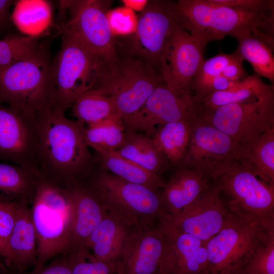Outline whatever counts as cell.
<instances>
[{
  "label": "cell",
  "instance_id": "19",
  "mask_svg": "<svg viewBox=\"0 0 274 274\" xmlns=\"http://www.w3.org/2000/svg\"><path fill=\"white\" fill-rule=\"evenodd\" d=\"M29 204L17 201L14 225L1 258L2 273L27 271L38 264L37 237Z\"/></svg>",
  "mask_w": 274,
  "mask_h": 274
},
{
  "label": "cell",
  "instance_id": "8",
  "mask_svg": "<svg viewBox=\"0 0 274 274\" xmlns=\"http://www.w3.org/2000/svg\"><path fill=\"white\" fill-rule=\"evenodd\" d=\"M159 71L140 58L118 60L93 89L114 101L122 120L137 112L154 89L163 83Z\"/></svg>",
  "mask_w": 274,
  "mask_h": 274
},
{
  "label": "cell",
  "instance_id": "1",
  "mask_svg": "<svg viewBox=\"0 0 274 274\" xmlns=\"http://www.w3.org/2000/svg\"><path fill=\"white\" fill-rule=\"evenodd\" d=\"M177 23L203 48L209 43L230 35L237 38L251 33L274 48V9L246 12L212 0L172 2Z\"/></svg>",
  "mask_w": 274,
  "mask_h": 274
},
{
  "label": "cell",
  "instance_id": "15",
  "mask_svg": "<svg viewBox=\"0 0 274 274\" xmlns=\"http://www.w3.org/2000/svg\"><path fill=\"white\" fill-rule=\"evenodd\" d=\"M221 194L215 185L177 215L161 219L175 229L207 243L234 216Z\"/></svg>",
  "mask_w": 274,
  "mask_h": 274
},
{
  "label": "cell",
  "instance_id": "4",
  "mask_svg": "<svg viewBox=\"0 0 274 274\" xmlns=\"http://www.w3.org/2000/svg\"><path fill=\"white\" fill-rule=\"evenodd\" d=\"M51 63L47 47L41 44L28 56L0 69V103L33 121L52 109Z\"/></svg>",
  "mask_w": 274,
  "mask_h": 274
},
{
  "label": "cell",
  "instance_id": "3",
  "mask_svg": "<svg viewBox=\"0 0 274 274\" xmlns=\"http://www.w3.org/2000/svg\"><path fill=\"white\" fill-rule=\"evenodd\" d=\"M85 128L83 123L67 118L64 112L57 109H48L37 117L38 157L47 168L43 173L64 182L84 173L91 160Z\"/></svg>",
  "mask_w": 274,
  "mask_h": 274
},
{
  "label": "cell",
  "instance_id": "10",
  "mask_svg": "<svg viewBox=\"0 0 274 274\" xmlns=\"http://www.w3.org/2000/svg\"><path fill=\"white\" fill-rule=\"evenodd\" d=\"M197 115L239 145L248 143L274 127V88L245 101L198 111Z\"/></svg>",
  "mask_w": 274,
  "mask_h": 274
},
{
  "label": "cell",
  "instance_id": "23",
  "mask_svg": "<svg viewBox=\"0 0 274 274\" xmlns=\"http://www.w3.org/2000/svg\"><path fill=\"white\" fill-rule=\"evenodd\" d=\"M207 176L188 168H183L172 176L160 194L165 212L175 216L209 189Z\"/></svg>",
  "mask_w": 274,
  "mask_h": 274
},
{
  "label": "cell",
  "instance_id": "35",
  "mask_svg": "<svg viewBox=\"0 0 274 274\" xmlns=\"http://www.w3.org/2000/svg\"><path fill=\"white\" fill-rule=\"evenodd\" d=\"M39 37L11 34L0 40V69L18 61L40 46Z\"/></svg>",
  "mask_w": 274,
  "mask_h": 274
},
{
  "label": "cell",
  "instance_id": "46",
  "mask_svg": "<svg viewBox=\"0 0 274 274\" xmlns=\"http://www.w3.org/2000/svg\"><path fill=\"white\" fill-rule=\"evenodd\" d=\"M228 274H245V273L241 270H239V271H237L229 273H228Z\"/></svg>",
  "mask_w": 274,
  "mask_h": 274
},
{
  "label": "cell",
  "instance_id": "38",
  "mask_svg": "<svg viewBox=\"0 0 274 274\" xmlns=\"http://www.w3.org/2000/svg\"><path fill=\"white\" fill-rule=\"evenodd\" d=\"M110 27L114 37L132 36L135 31L138 16L132 10L126 7L109 10L106 14Z\"/></svg>",
  "mask_w": 274,
  "mask_h": 274
},
{
  "label": "cell",
  "instance_id": "9",
  "mask_svg": "<svg viewBox=\"0 0 274 274\" xmlns=\"http://www.w3.org/2000/svg\"><path fill=\"white\" fill-rule=\"evenodd\" d=\"M107 210L143 225L167 215L160 194L144 186L127 182L107 172L88 186Z\"/></svg>",
  "mask_w": 274,
  "mask_h": 274
},
{
  "label": "cell",
  "instance_id": "44",
  "mask_svg": "<svg viewBox=\"0 0 274 274\" xmlns=\"http://www.w3.org/2000/svg\"><path fill=\"white\" fill-rule=\"evenodd\" d=\"M15 3V1L0 0V30L6 29L11 22L9 10Z\"/></svg>",
  "mask_w": 274,
  "mask_h": 274
},
{
  "label": "cell",
  "instance_id": "36",
  "mask_svg": "<svg viewBox=\"0 0 274 274\" xmlns=\"http://www.w3.org/2000/svg\"><path fill=\"white\" fill-rule=\"evenodd\" d=\"M69 255L72 274H117L114 264L97 259L86 247Z\"/></svg>",
  "mask_w": 274,
  "mask_h": 274
},
{
  "label": "cell",
  "instance_id": "25",
  "mask_svg": "<svg viewBox=\"0 0 274 274\" xmlns=\"http://www.w3.org/2000/svg\"><path fill=\"white\" fill-rule=\"evenodd\" d=\"M115 151L144 169L159 175L167 167V159L155 147L152 138L127 130L123 143Z\"/></svg>",
  "mask_w": 274,
  "mask_h": 274
},
{
  "label": "cell",
  "instance_id": "37",
  "mask_svg": "<svg viewBox=\"0 0 274 274\" xmlns=\"http://www.w3.org/2000/svg\"><path fill=\"white\" fill-rule=\"evenodd\" d=\"M242 271L245 274H274V233L258 248Z\"/></svg>",
  "mask_w": 274,
  "mask_h": 274
},
{
  "label": "cell",
  "instance_id": "24",
  "mask_svg": "<svg viewBox=\"0 0 274 274\" xmlns=\"http://www.w3.org/2000/svg\"><path fill=\"white\" fill-rule=\"evenodd\" d=\"M236 161L263 181L274 186V127L239 145Z\"/></svg>",
  "mask_w": 274,
  "mask_h": 274
},
{
  "label": "cell",
  "instance_id": "22",
  "mask_svg": "<svg viewBox=\"0 0 274 274\" xmlns=\"http://www.w3.org/2000/svg\"><path fill=\"white\" fill-rule=\"evenodd\" d=\"M68 183L73 199L72 253L85 247L87 239L105 216L107 209L88 186L76 180Z\"/></svg>",
  "mask_w": 274,
  "mask_h": 274
},
{
  "label": "cell",
  "instance_id": "34",
  "mask_svg": "<svg viewBox=\"0 0 274 274\" xmlns=\"http://www.w3.org/2000/svg\"><path fill=\"white\" fill-rule=\"evenodd\" d=\"M235 56V52L231 54L219 53L203 61L191 84V90L197 105L210 93L213 81L221 74L225 67Z\"/></svg>",
  "mask_w": 274,
  "mask_h": 274
},
{
  "label": "cell",
  "instance_id": "32",
  "mask_svg": "<svg viewBox=\"0 0 274 274\" xmlns=\"http://www.w3.org/2000/svg\"><path fill=\"white\" fill-rule=\"evenodd\" d=\"M238 42L236 52L252 66L257 75L274 83L273 50L260 39L247 33L236 39Z\"/></svg>",
  "mask_w": 274,
  "mask_h": 274
},
{
  "label": "cell",
  "instance_id": "13",
  "mask_svg": "<svg viewBox=\"0 0 274 274\" xmlns=\"http://www.w3.org/2000/svg\"><path fill=\"white\" fill-rule=\"evenodd\" d=\"M137 16L136 30L131 36V52L157 66L178 24L174 14L172 2L149 1L145 9Z\"/></svg>",
  "mask_w": 274,
  "mask_h": 274
},
{
  "label": "cell",
  "instance_id": "26",
  "mask_svg": "<svg viewBox=\"0 0 274 274\" xmlns=\"http://www.w3.org/2000/svg\"><path fill=\"white\" fill-rule=\"evenodd\" d=\"M11 20L23 35L40 38L51 25L50 2L44 0L15 1Z\"/></svg>",
  "mask_w": 274,
  "mask_h": 274
},
{
  "label": "cell",
  "instance_id": "33",
  "mask_svg": "<svg viewBox=\"0 0 274 274\" xmlns=\"http://www.w3.org/2000/svg\"><path fill=\"white\" fill-rule=\"evenodd\" d=\"M121 119L105 121L88 126L84 129V138L88 146L98 153L117 150L124 142L125 131Z\"/></svg>",
  "mask_w": 274,
  "mask_h": 274
},
{
  "label": "cell",
  "instance_id": "43",
  "mask_svg": "<svg viewBox=\"0 0 274 274\" xmlns=\"http://www.w3.org/2000/svg\"><path fill=\"white\" fill-rule=\"evenodd\" d=\"M239 81L233 82L229 81L221 74L216 77L213 81L211 86L210 93L226 91L233 89L238 85Z\"/></svg>",
  "mask_w": 274,
  "mask_h": 274
},
{
  "label": "cell",
  "instance_id": "29",
  "mask_svg": "<svg viewBox=\"0 0 274 274\" xmlns=\"http://www.w3.org/2000/svg\"><path fill=\"white\" fill-rule=\"evenodd\" d=\"M72 112L77 120L88 126L122 118L113 100L96 89L81 95L72 105Z\"/></svg>",
  "mask_w": 274,
  "mask_h": 274
},
{
  "label": "cell",
  "instance_id": "31",
  "mask_svg": "<svg viewBox=\"0 0 274 274\" xmlns=\"http://www.w3.org/2000/svg\"><path fill=\"white\" fill-rule=\"evenodd\" d=\"M192 121L167 123L156 130L152 140L156 148L173 163L181 161L187 149Z\"/></svg>",
  "mask_w": 274,
  "mask_h": 274
},
{
  "label": "cell",
  "instance_id": "42",
  "mask_svg": "<svg viewBox=\"0 0 274 274\" xmlns=\"http://www.w3.org/2000/svg\"><path fill=\"white\" fill-rule=\"evenodd\" d=\"M236 56L224 69L221 75L228 80L237 82L248 76L243 66L244 59L235 51Z\"/></svg>",
  "mask_w": 274,
  "mask_h": 274
},
{
  "label": "cell",
  "instance_id": "6",
  "mask_svg": "<svg viewBox=\"0 0 274 274\" xmlns=\"http://www.w3.org/2000/svg\"><path fill=\"white\" fill-rule=\"evenodd\" d=\"M235 215L274 224V186L270 185L242 166L236 160L222 163L208 175Z\"/></svg>",
  "mask_w": 274,
  "mask_h": 274
},
{
  "label": "cell",
  "instance_id": "5",
  "mask_svg": "<svg viewBox=\"0 0 274 274\" xmlns=\"http://www.w3.org/2000/svg\"><path fill=\"white\" fill-rule=\"evenodd\" d=\"M60 49L52 59V109L65 112L93 89L110 67L73 36L62 31Z\"/></svg>",
  "mask_w": 274,
  "mask_h": 274
},
{
  "label": "cell",
  "instance_id": "27",
  "mask_svg": "<svg viewBox=\"0 0 274 274\" xmlns=\"http://www.w3.org/2000/svg\"><path fill=\"white\" fill-rule=\"evenodd\" d=\"M38 172L0 162V201L25 200L30 204Z\"/></svg>",
  "mask_w": 274,
  "mask_h": 274
},
{
  "label": "cell",
  "instance_id": "28",
  "mask_svg": "<svg viewBox=\"0 0 274 274\" xmlns=\"http://www.w3.org/2000/svg\"><path fill=\"white\" fill-rule=\"evenodd\" d=\"M101 167L127 182L141 185L156 191L164 188L166 182L158 174L151 173L128 160L116 151L98 153Z\"/></svg>",
  "mask_w": 274,
  "mask_h": 274
},
{
  "label": "cell",
  "instance_id": "40",
  "mask_svg": "<svg viewBox=\"0 0 274 274\" xmlns=\"http://www.w3.org/2000/svg\"><path fill=\"white\" fill-rule=\"evenodd\" d=\"M4 274H72L70 255H60L41 268L22 272L6 271Z\"/></svg>",
  "mask_w": 274,
  "mask_h": 274
},
{
  "label": "cell",
  "instance_id": "17",
  "mask_svg": "<svg viewBox=\"0 0 274 274\" xmlns=\"http://www.w3.org/2000/svg\"><path fill=\"white\" fill-rule=\"evenodd\" d=\"M38 154L36 120L0 103V160L36 170L31 163Z\"/></svg>",
  "mask_w": 274,
  "mask_h": 274
},
{
  "label": "cell",
  "instance_id": "16",
  "mask_svg": "<svg viewBox=\"0 0 274 274\" xmlns=\"http://www.w3.org/2000/svg\"><path fill=\"white\" fill-rule=\"evenodd\" d=\"M239 147L228 135L197 115L191 122L189 142L181 164L208 177L218 166L236 160Z\"/></svg>",
  "mask_w": 274,
  "mask_h": 274
},
{
  "label": "cell",
  "instance_id": "7",
  "mask_svg": "<svg viewBox=\"0 0 274 274\" xmlns=\"http://www.w3.org/2000/svg\"><path fill=\"white\" fill-rule=\"evenodd\" d=\"M273 233L274 224L234 215L206 243L208 274H228L242 270L258 248Z\"/></svg>",
  "mask_w": 274,
  "mask_h": 274
},
{
  "label": "cell",
  "instance_id": "41",
  "mask_svg": "<svg viewBox=\"0 0 274 274\" xmlns=\"http://www.w3.org/2000/svg\"><path fill=\"white\" fill-rule=\"evenodd\" d=\"M213 2L246 12H261L274 9L271 0H212Z\"/></svg>",
  "mask_w": 274,
  "mask_h": 274
},
{
  "label": "cell",
  "instance_id": "18",
  "mask_svg": "<svg viewBox=\"0 0 274 274\" xmlns=\"http://www.w3.org/2000/svg\"><path fill=\"white\" fill-rule=\"evenodd\" d=\"M163 249L158 274H208L206 243L160 219Z\"/></svg>",
  "mask_w": 274,
  "mask_h": 274
},
{
  "label": "cell",
  "instance_id": "21",
  "mask_svg": "<svg viewBox=\"0 0 274 274\" xmlns=\"http://www.w3.org/2000/svg\"><path fill=\"white\" fill-rule=\"evenodd\" d=\"M142 224L107 210L87 239L85 247L98 260L114 264L120 259L128 241Z\"/></svg>",
  "mask_w": 274,
  "mask_h": 274
},
{
  "label": "cell",
  "instance_id": "12",
  "mask_svg": "<svg viewBox=\"0 0 274 274\" xmlns=\"http://www.w3.org/2000/svg\"><path fill=\"white\" fill-rule=\"evenodd\" d=\"M203 48L177 24L157 66L167 88L178 96L193 95L192 81L202 62Z\"/></svg>",
  "mask_w": 274,
  "mask_h": 274
},
{
  "label": "cell",
  "instance_id": "30",
  "mask_svg": "<svg viewBox=\"0 0 274 274\" xmlns=\"http://www.w3.org/2000/svg\"><path fill=\"white\" fill-rule=\"evenodd\" d=\"M273 88V85L265 83L257 75L248 76L233 89L208 94L198 104V111H213L224 105L245 101Z\"/></svg>",
  "mask_w": 274,
  "mask_h": 274
},
{
  "label": "cell",
  "instance_id": "47",
  "mask_svg": "<svg viewBox=\"0 0 274 274\" xmlns=\"http://www.w3.org/2000/svg\"><path fill=\"white\" fill-rule=\"evenodd\" d=\"M1 274V273H0Z\"/></svg>",
  "mask_w": 274,
  "mask_h": 274
},
{
  "label": "cell",
  "instance_id": "20",
  "mask_svg": "<svg viewBox=\"0 0 274 274\" xmlns=\"http://www.w3.org/2000/svg\"><path fill=\"white\" fill-rule=\"evenodd\" d=\"M163 249V236L159 225L140 226L116 264L117 274H158Z\"/></svg>",
  "mask_w": 274,
  "mask_h": 274
},
{
  "label": "cell",
  "instance_id": "39",
  "mask_svg": "<svg viewBox=\"0 0 274 274\" xmlns=\"http://www.w3.org/2000/svg\"><path fill=\"white\" fill-rule=\"evenodd\" d=\"M17 201H0V267L3 265L2 256L14 225Z\"/></svg>",
  "mask_w": 274,
  "mask_h": 274
},
{
  "label": "cell",
  "instance_id": "2",
  "mask_svg": "<svg viewBox=\"0 0 274 274\" xmlns=\"http://www.w3.org/2000/svg\"><path fill=\"white\" fill-rule=\"evenodd\" d=\"M30 207L38 244V264L71 253L73 199L68 182L39 172ZM35 268V267H34Z\"/></svg>",
  "mask_w": 274,
  "mask_h": 274
},
{
  "label": "cell",
  "instance_id": "14",
  "mask_svg": "<svg viewBox=\"0 0 274 274\" xmlns=\"http://www.w3.org/2000/svg\"><path fill=\"white\" fill-rule=\"evenodd\" d=\"M198 106L193 95L178 96L164 83L157 87L140 110L122 120L127 130L144 131L149 136L155 126L180 121H192L197 115Z\"/></svg>",
  "mask_w": 274,
  "mask_h": 274
},
{
  "label": "cell",
  "instance_id": "11",
  "mask_svg": "<svg viewBox=\"0 0 274 274\" xmlns=\"http://www.w3.org/2000/svg\"><path fill=\"white\" fill-rule=\"evenodd\" d=\"M111 1H70L62 31L73 36L111 67L117 61L114 37L107 17Z\"/></svg>",
  "mask_w": 274,
  "mask_h": 274
},
{
  "label": "cell",
  "instance_id": "45",
  "mask_svg": "<svg viewBox=\"0 0 274 274\" xmlns=\"http://www.w3.org/2000/svg\"><path fill=\"white\" fill-rule=\"evenodd\" d=\"M149 1L147 0H122L121 3L132 11L142 12L146 7Z\"/></svg>",
  "mask_w": 274,
  "mask_h": 274
}]
</instances>
